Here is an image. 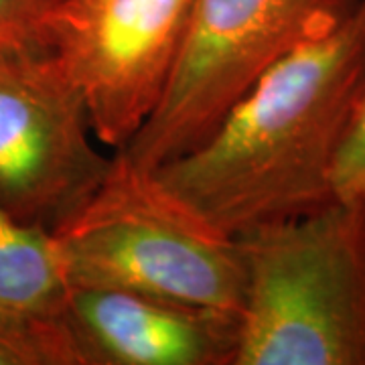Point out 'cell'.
Returning a JSON list of instances; mask_svg holds the SVG:
<instances>
[{
  "label": "cell",
  "mask_w": 365,
  "mask_h": 365,
  "mask_svg": "<svg viewBox=\"0 0 365 365\" xmlns=\"http://www.w3.org/2000/svg\"><path fill=\"white\" fill-rule=\"evenodd\" d=\"M333 191L341 203L365 209V96L335 163Z\"/></svg>",
  "instance_id": "11"
},
{
  "label": "cell",
  "mask_w": 365,
  "mask_h": 365,
  "mask_svg": "<svg viewBox=\"0 0 365 365\" xmlns=\"http://www.w3.org/2000/svg\"><path fill=\"white\" fill-rule=\"evenodd\" d=\"M0 365H83V357L63 314L0 317Z\"/></svg>",
  "instance_id": "9"
},
{
  "label": "cell",
  "mask_w": 365,
  "mask_h": 365,
  "mask_svg": "<svg viewBox=\"0 0 365 365\" xmlns=\"http://www.w3.org/2000/svg\"><path fill=\"white\" fill-rule=\"evenodd\" d=\"M235 240L234 365H365V209L333 201Z\"/></svg>",
  "instance_id": "2"
},
{
  "label": "cell",
  "mask_w": 365,
  "mask_h": 365,
  "mask_svg": "<svg viewBox=\"0 0 365 365\" xmlns=\"http://www.w3.org/2000/svg\"><path fill=\"white\" fill-rule=\"evenodd\" d=\"M191 0H63L51 49L81 93L91 130L124 150L157 110Z\"/></svg>",
  "instance_id": "6"
},
{
  "label": "cell",
  "mask_w": 365,
  "mask_h": 365,
  "mask_svg": "<svg viewBox=\"0 0 365 365\" xmlns=\"http://www.w3.org/2000/svg\"><path fill=\"white\" fill-rule=\"evenodd\" d=\"M365 96V0L266 71L203 143L157 169L227 235L337 201L333 170Z\"/></svg>",
  "instance_id": "1"
},
{
  "label": "cell",
  "mask_w": 365,
  "mask_h": 365,
  "mask_svg": "<svg viewBox=\"0 0 365 365\" xmlns=\"http://www.w3.org/2000/svg\"><path fill=\"white\" fill-rule=\"evenodd\" d=\"M63 0H0V51L51 49V19Z\"/></svg>",
  "instance_id": "10"
},
{
  "label": "cell",
  "mask_w": 365,
  "mask_h": 365,
  "mask_svg": "<svg viewBox=\"0 0 365 365\" xmlns=\"http://www.w3.org/2000/svg\"><path fill=\"white\" fill-rule=\"evenodd\" d=\"M71 287L120 288L240 314L244 262L223 234L122 153L53 227Z\"/></svg>",
  "instance_id": "3"
},
{
  "label": "cell",
  "mask_w": 365,
  "mask_h": 365,
  "mask_svg": "<svg viewBox=\"0 0 365 365\" xmlns=\"http://www.w3.org/2000/svg\"><path fill=\"white\" fill-rule=\"evenodd\" d=\"M71 280L53 230L0 203V317H61Z\"/></svg>",
  "instance_id": "8"
},
{
  "label": "cell",
  "mask_w": 365,
  "mask_h": 365,
  "mask_svg": "<svg viewBox=\"0 0 365 365\" xmlns=\"http://www.w3.org/2000/svg\"><path fill=\"white\" fill-rule=\"evenodd\" d=\"M53 49L0 51V203L53 230L112 165Z\"/></svg>",
  "instance_id": "5"
},
{
  "label": "cell",
  "mask_w": 365,
  "mask_h": 365,
  "mask_svg": "<svg viewBox=\"0 0 365 365\" xmlns=\"http://www.w3.org/2000/svg\"><path fill=\"white\" fill-rule=\"evenodd\" d=\"M63 319L83 365H234L240 314L120 288L71 287Z\"/></svg>",
  "instance_id": "7"
},
{
  "label": "cell",
  "mask_w": 365,
  "mask_h": 365,
  "mask_svg": "<svg viewBox=\"0 0 365 365\" xmlns=\"http://www.w3.org/2000/svg\"><path fill=\"white\" fill-rule=\"evenodd\" d=\"M359 0H191L157 110L120 150L160 169L203 143L258 79L345 21Z\"/></svg>",
  "instance_id": "4"
}]
</instances>
